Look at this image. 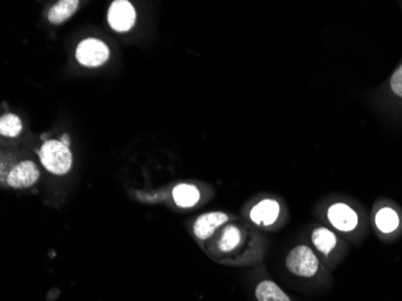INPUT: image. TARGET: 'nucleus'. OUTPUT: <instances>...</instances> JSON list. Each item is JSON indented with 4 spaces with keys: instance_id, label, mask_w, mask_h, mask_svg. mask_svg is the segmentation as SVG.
<instances>
[{
    "instance_id": "obj_16",
    "label": "nucleus",
    "mask_w": 402,
    "mask_h": 301,
    "mask_svg": "<svg viewBox=\"0 0 402 301\" xmlns=\"http://www.w3.org/2000/svg\"><path fill=\"white\" fill-rule=\"evenodd\" d=\"M390 86H392V92L402 97V65L392 75Z\"/></svg>"
},
{
    "instance_id": "obj_14",
    "label": "nucleus",
    "mask_w": 402,
    "mask_h": 301,
    "mask_svg": "<svg viewBox=\"0 0 402 301\" xmlns=\"http://www.w3.org/2000/svg\"><path fill=\"white\" fill-rule=\"evenodd\" d=\"M376 225L383 233H392L399 225V216L394 210L384 208L376 214Z\"/></svg>"
},
{
    "instance_id": "obj_5",
    "label": "nucleus",
    "mask_w": 402,
    "mask_h": 301,
    "mask_svg": "<svg viewBox=\"0 0 402 301\" xmlns=\"http://www.w3.org/2000/svg\"><path fill=\"white\" fill-rule=\"evenodd\" d=\"M40 171L38 166H35L34 161H23L19 163L17 166L11 169L8 175V185L16 188H28L36 183L39 180Z\"/></svg>"
},
{
    "instance_id": "obj_10",
    "label": "nucleus",
    "mask_w": 402,
    "mask_h": 301,
    "mask_svg": "<svg viewBox=\"0 0 402 301\" xmlns=\"http://www.w3.org/2000/svg\"><path fill=\"white\" fill-rule=\"evenodd\" d=\"M78 8V0H60L49 9L47 19L52 25H60L69 20L76 12Z\"/></svg>"
},
{
    "instance_id": "obj_12",
    "label": "nucleus",
    "mask_w": 402,
    "mask_h": 301,
    "mask_svg": "<svg viewBox=\"0 0 402 301\" xmlns=\"http://www.w3.org/2000/svg\"><path fill=\"white\" fill-rule=\"evenodd\" d=\"M258 301H291L275 282L263 281L256 288Z\"/></svg>"
},
{
    "instance_id": "obj_15",
    "label": "nucleus",
    "mask_w": 402,
    "mask_h": 301,
    "mask_svg": "<svg viewBox=\"0 0 402 301\" xmlns=\"http://www.w3.org/2000/svg\"><path fill=\"white\" fill-rule=\"evenodd\" d=\"M22 122L20 117L14 113H6L0 120V134L8 137H16L22 131Z\"/></svg>"
},
{
    "instance_id": "obj_4",
    "label": "nucleus",
    "mask_w": 402,
    "mask_h": 301,
    "mask_svg": "<svg viewBox=\"0 0 402 301\" xmlns=\"http://www.w3.org/2000/svg\"><path fill=\"white\" fill-rule=\"evenodd\" d=\"M136 12L128 0L113 1L107 11V21L117 33H126L135 25Z\"/></svg>"
},
{
    "instance_id": "obj_9",
    "label": "nucleus",
    "mask_w": 402,
    "mask_h": 301,
    "mask_svg": "<svg viewBox=\"0 0 402 301\" xmlns=\"http://www.w3.org/2000/svg\"><path fill=\"white\" fill-rule=\"evenodd\" d=\"M243 243V232L235 224H229L222 230L217 240V249L223 254H228L238 249Z\"/></svg>"
},
{
    "instance_id": "obj_7",
    "label": "nucleus",
    "mask_w": 402,
    "mask_h": 301,
    "mask_svg": "<svg viewBox=\"0 0 402 301\" xmlns=\"http://www.w3.org/2000/svg\"><path fill=\"white\" fill-rule=\"evenodd\" d=\"M229 217L223 212H210L201 214L194 223V234L200 240H208L214 235V232L227 223Z\"/></svg>"
},
{
    "instance_id": "obj_13",
    "label": "nucleus",
    "mask_w": 402,
    "mask_h": 301,
    "mask_svg": "<svg viewBox=\"0 0 402 301\" xmlns=\"http://www.w3.org/2000/svg\"><path fill=\"white\" fill-rule=\"evenodd\" d=\"M312 243L315 247L320 249V252L328 254L330 251L334 249L336 243H337V238L333 232H330L329 229L318 228L315 229L312 234Z\"/></svg>"
},
{
    "instance_id": "obj_17",
    "label": "nucleus",
    "mask_w": 402,
    "mask_h": 301,
    "mask_svg": "<svg viewBox=\"0 0 402 301\" xmlns=\"http://www.w3.org/2000/svg\"><path fill=\"white\" fill-rule=\"evenodd\" d=\"M63 141L64 144H65V145H68L69 146V136L68 135H64L63 136Z\"/></svg>"
},
{
    "instance_id": "obj_6",
    "label": "nucleus",
    "mask_w": 402,
    "mask_h": 301,
    "mask_svg": "<svg viewBox=\"0 0 402 301\" xmlns=\"http://www.w3.org/2000/svg\"><path fill=\"white\" fill-rule=\"evenodd\" d=\"M328 219L330 223L333 224V227L339 229L341 232H350L358 224L357 214L349 208L348 205L342 204V203L330 206Z\"/></svg>"
},
{
    "instance_id": "obj_8",
    "label": "nucleus",
    "mask_w": 402,
    "mask_h": 301,
    "mask_svg": "<svg viewBox=\"0 0 402 301\" xmlns=\"http://www.w3.org/2000/svg\"><path fill=\"white\" fill-rule=\"evenodd\" d=\"M278 214H280L278 203L275 200L264 199L253 208L249 217L258 225L267 227L276 222Z\"/></svg>"
},
{
    "instance_id": "obj_11",
    "label": "nucleus",
    "mask_w": 402,
    "mask_h": 301,
    "mask_svg": "<svg viewBox=\"0 0 402 301\" xmlns=\"http://www.w3.org/2000/svg\"><path fill=\"white\" fill-rule=\"evenodd\" d=\"M175 203L179 208H192L200 199V192L193 185H179L172 190Z\"/></svg>"
},
{
    "instance_id": "obj_1",
    "label": "nucleus",
    "mask_w": 402,
    "mask_h": 301,
    "mask_svg": "<svg viewBox=\"0 0 402 301\" xmlns=\"http://www.w3.org/2000/svg\"><path fill=\"white\" fill-rule=\"evenodd\" d=\"M39 157L45 169L54 175H65L73 166V155L63 141H45Z\"/></svg>"
},
{
    "instance_id": "obj_2",
    "label": "nucleus",
    "mask_w": 402,
    "mask_h": 301,
    "mask_svg": "<svg viewBox=\"0 0 402 301\" xmlns=\"http://www.w3.org/2000/svg\"><path fill=\"white\" fill-rule=\"evenodd\" d=\"M286 265L288 270L296 276L312 277L318 271L320 262L310 247L301 245L289 252Z\"/></svg>"
},
{
    "instance_id": "obj_3",
    "label": "nucleus",
    "mask_w": 402,
    "mask_h": 301,
    "mask_svg": "<svg viewBox=\"0 0 402 301\" xmlns=\"http://www.w3.org/2000/svg\"><path fill=\"white\" fill-rule=\"evenodd\" d=\"M78 63L87 68H97L110 58V49L102 40L85 39L78 45L75 52Z\"/></svg>"
}]
</instances>
